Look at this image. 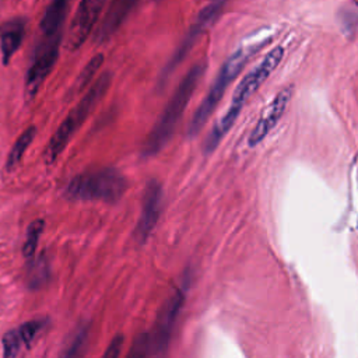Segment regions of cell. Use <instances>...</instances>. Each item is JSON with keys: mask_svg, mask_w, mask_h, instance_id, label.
Wrapping results in <instances>:
<instances>
[{"mask_svg": "<svg viewBox=\"0 0 358 358\" xmlns=\"http://www.w3.org/2000/svg\"><path fill=\"white\" fill-rule=\"evenodd\" d=\"M62 31H41L39 41L34 49L32 60L25 76V94L34 98L41 88L45 78L52 71L62 41Z\"/></svg>", "mask_w": 358, "mask_h": 358, "instance_id": "8992f818", "label": "cell"}, {"mask_svg": "<svg viewBox=\"0 0 358 358\" xmlns=\"http://www.w3.org/2000/svg\"><path fill=\"white\" fill-rule=\"evenodd\" d=\"M49 278V264L46 257L39 256V257H34L29 263V268H28V285L32 289L41 288L43 287V284L46 282V280Z\"/></svg>", "mask_w": 358, "mask_h": 358, "instance_id": "2e32d148", "label": "cell"}, {"mask_svg": "<svg viewBox=\"0 0 358 358\" xmlns=\"http://www.w3.org/2000/svg\"><path fill=\"white\" fill-rule=\"evenodd\" d=\"M45 326L46 319H32L4 333L1 338L3 358H17L21 348L29 347Z\"/></svg>", "mask_w": 358, "mask_h": 358, "instance_id": "7c38bea8", "label": "cell"}, {"mask_svg": "<svg viewBox=\"0 0 358 358\" xmlns=\"http://www.w3.org/2000/svg\"><path fill=\"white\" fill-rule=\"evenodd\" d=\"M127 189L126 178L115 168H99L76 175L66 186L70 200H98L116 203Z\"/></svg>", "mask_w": 358, "mask_h": 358, "instance_id": "3957f363", "label": "cell"}, {"mask_svg": "<svg viewBox=\"0 0 358 358\" xmlns=\"http://www.w3.org/2000/svg\"><path fill=\"white\" fill-rule=\"evenodd\" d=\"M250 53H253L252 49L239 48L224 62L214 83L210 87V91L207 92V95L204 96V99L201 101L199 108L196 109V112L189 123L187 133L190 137L196 136L203 129V126L206 124V122L208 120L211 113L214 112L215 106L221 101L222 95L225 94V90L228 88V85L234 81V78L239 74V71L246 64Z\"/></svg>", "mask_w": 358, "mask_h": 358, "instance_id": "5b68a950", "label": "cell"}, {"mask_svg": "<svg viewBox=\"0 0 358 358\" xmlns=\"http://www.w3.org/2000/svg\"><path fill=\"white\" fill-rule=\"evenodd\" d=\"M102 62H103V55H95V56L87 63V66L81 70L80 76L77 77V84H76V87H74L76 91L83 90L84 87H87V85L90 84V81L92 80L94 74H95V73L98 71V69L101 67Z\"/></svg>", "mask_w": 358, "mask_h": 358, "instance_id": "d6986e66", "label": "cell"}, {"mask_svg": "<svg viewBox=\"0 0 358 358\" xmlns=\"http://www.w3.org/2000/svg\"><path fill=\"white\" fill-rule=\"evenodd\" d=\"M27 22L24 18H11L0 27V52L3 63L7 64L14 53L20 49L24 35H25Z\"/></svg>", "mask_w": 358, "mask_h": 358, "instance_id": "5bb4252c", "label": "cell"}, {"mask_svg": "<svg viewBox=\"0 0 358 358\" xmlns=\"http://www.w3.org/2000/svg\"><path fill=\"white\" fill-rule=\"evenodd\" d=\"M35 133H36V127L35 126H29V127H27L18 136V138L15 140V143L13 144V147H11L8 155H7V161H6L7 171L14 169L20 164V161L22 159L25 151L28 150L29 144L32 143V140L35 137Z\"/></svg>", "mask_w": 358, "mask_h": 358, "instance_id": "9a60e30c", "label": "cell"}, {"mask_svg": "<svg viewBox=\"0 0 358 358\" xmlns=\"http://www.w3.org/2000/svg\"><path fill=\"white\" fill-rule=\"evenodd\" d=\"M189 282H190V277L186 274L183 277V280L180 281V284L165 299V302L162 303V306L157 315L152 331L148 333L150 347L154 354H162L171 341L172 330L175 327L176 319L180 313V309L185 303Z\"/></svg>", "mask_w": 358, "mask_h": 358, "instance_id": "52a82bcc", "label": "cell"}, {"mask_svg": "<svg viewBox=\"0 0 358 358\" xmlns=\"http://www.w3.org/2000/svg\"><path fill=\"white\" fill-rule=\"evenodd\" d=\"M123 341H124V337L122 334L115 336L110 340L109 345L106 347V350H105V352L102 354L101 358H119L122 347H123Z\"/></svg>", "mask_w": 358, "mask_h": 358, "instance_id": "44dd1931", "label": "cell"}, {"mask_svg": "<svg viewBox=\"0 0 358 358\" xmlns=\"http://www.w3.org/2000/svg\"><path fill=\"white\" fill-rule=\"evenodd\" d=\"M150 354H151L150 336L148 333H141L133 340L126 358H148Z\"/></svg>", "mask_w": 358, "mask_h": 358, "instance_id": "ffe728a7", "label": "cell"}, {"mask_svg": "<svg viewBox=\"0 0 358 358\" xmlns=\"http://www.w3.org/2000/svg\"><path fill=\"white\" fill-rule=\"evenodd\" d=\"M284 56V48L277 46L271 49L260 63L255 66L252 71H249L236 90L234 91V95L231 98V103L227 108L225 113L221 116V119L213 126L211 131L208 133L206 141H204V152H213L217 145L221 143V140L225 137V134L229 131V129L235 124L241 110L243 109L245 103L248 102L249 96L256 92V90L267 80V77L277 69L281 59Z\"/></svg>", "mask_w": 358, "mask_h": 358, "instance_id": "6da1fadb", "label": "cell"}, {"mask_svg": "<svg viewBox=\"0 0 358 358\" xmlns=\"http://www.w3.org/2000/svg\"><path fill=\"white\" fill-rule=\"evenodd\" d=\"M224 7H225L224 1H214V3H210V4L204 6L199 11L193 25L190 27V29L186 34L183 42L180 43V46L178 48L176 53L173 55V57H172V60H171V63L168 66V70H171L173 66H176L182 60V57L189 52V49L193 46V43L201 35V32L204 29H207L220 17V14L222 13Z\"/></svg>", "mask_w": 358, "mask_h": 358, "instance_id": "8fae6325", "label": "cell"}, {"mask_svg": "<svg viewBox=\"0 0 358 358\" xmlns=\"http://www.w3.org/2000/svg\"><path fill=\"white\" fill-rule=\"evenodd\" d=\"M102 7L103 3L96 0H85L80 3L67 29V48L70 50L78 49L85 42L101 14Z\"/></svg>", "mask_w": 358, "mask_h": 358, "instance_id": "30bf717a", "label": "cell"}, {"mask_svg": "<svg viewBox=\"0 0 358 358\" xmlns=\"http://www.w3.org/2000/svg\"><path fill=\"white\" fill-rule=\"evenodd\" d=\"M291 95H292L291 87L282 88L271 99V102L263 109L262 115L256 120V124L253 126V129L249 133V137H248L249 147H256L257 144H260L267 137V134L275 127V124L280 122V119L282 117V115L289 103Z\"/></svg>", "mask_w": 358, "mask_h": 358, "instance_id": "9c48e42d", "label": "cell"}, {"mask_svg": "<svg viewBox=\"0 0 358 358\" xmlns=\"http://www.w3.org/2000/svg\"><path fill=\"white\" fill-rule=\"evenodd\" d=\"M162 208V186L158 180L151 179L143 194V203H141V211L140 218L137 221L134 236L140 243H144L151 232L154 231Z\"/></svg>", "mask_w": 358, "mask_h": 358, "instance_id": "ba28073f", "label": "cell"}, {"mask_svg": "<svg viewBox=\"0 0 358 358\" xmlns=\"http://www.w3.org/2000/svg\"><path fill=\"white\" fill-rule=\"evenodd\" d=\"M137 6L136 1H113L109 6L103 20L101 21L99 28L95 34V42L101 43L108 41L123 24V21L129 17L131 10Z\"/></svg>", "mask_w": 358, "mask_h": 358, "instance_id": "4fadbf2b", "label": "cell"}, {"mask_svg": "<svg viewBox=\"0 0 358 358\" xmlns=\"http://www.w3.org/2000/svg\"><path fill=\"white\" fill-rule=\"evenodd\" d=\"M88 337V326H80L60 358H80Z\"/></svg>", "mask_w": 358, "mask_h": 358, "instance_id": "ac0fdd59", "label": "cell"}, {"mask_svg": "<svg viewBox=\"0 0 358 358\" xmlns=\"http://www.w3.org/2000/svg\"><path fill=\"white\" fill-rule=\"evenodd\" d=\"M203 73H204V63H199V64H194L182 78L175 92L172 94L171 99L168 101L166 106L164 108L159 119L155 122L154 127L151 129V131L148 133L144 141L143 151H141L144 157H151L157 154L169 141Z\"/></svg>", "mask_w": 358, "mask_h": 358, "instance_id": "7a4b0ae2", "label": "cell"}, {"mask_svg": "<svg viewBox=\"0 0 358 358\" xmlns=\"http://www.w3.org/2000/svg\"><path fill=\"white\" fill-rule=\"evenodd\" d=\"M45 221L43 220H35L29 224L25 235V241L22 245V255L27 260H32L35 257V250L39 242V238L43 232Z\"/></svg>", "mask_w": 358, "mask_h": 358, "instance_id": "e0dca14e", "label": "cell"}, {"mask_svg": "<svg viewBox=\"0 0 358 358\" xmlns=\"http://www.w3.org/2000/svg\"><path fill=\"white\" fill-rule=\"evenodd\" d=\"M110 84V74L103 73L99 78L90 87L87 94L78 101V103L70 110L67 117L62 122L59 129L55 131L52 138L48 143V147L45 148L43 158L48 165L53 164L60 152L66 148L67 143L71 140L77 129L84 123L87 116L91 113V110L95 108V105L101 101V98L106 94Z\"/></svg>", "mask_w": 358, "mask_h": 358, "instance_id": "277c9868", "label": "cell"}]
</instances>
